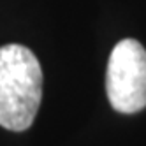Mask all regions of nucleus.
I'll return each instance as SVG.
<instances>
[{"label":"nucleus","instance_id":"f257e3e1","mask_svg":"<svg viewBox=\"0 0 146 146\" xmlns=\"http://www.w3.org/2000/svg\"><path fill=\"white\" fill-rule=\"evenodd\" d=\"M42 99V69L21 44L0 48V125L23 132L34 123Z\"/></svg>","mask_w":146,"mask_h":146},{"label":"nucleus","instance_id":"f03ea898","mask_svg":"<svg viewBox=\"0 0 146 146\" xmlns=\"http://www.w3.org/2000/svg\"><path fill=\"white\" fill-rule=\"evenodd\" d=\"M106 93L114 111L134 114L146 108V49L135 39L113 48L106 70Z\"/></svg>","mask_w":146,"mask_h":146}]
</instances>
